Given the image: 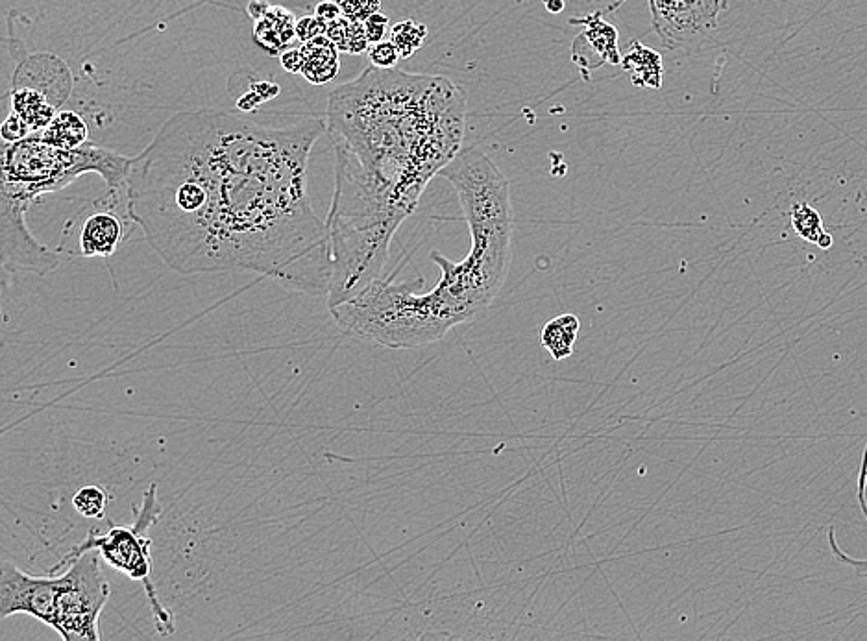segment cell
I'll use <instances>...</instances> for the list:
<instances>
[{
  "mask_svg": "<svg viewBox=\"0 0 867 641\" xmlns=\"http://www.w3.org/2000/svg\"><path fill=\"white\" fill-rule=\"evenodd\" d=\"M579 331H581V322L577 316L572 313L555 316L542 329L540 342L544 350L550 353L553 361H564L572 357L575 342L579 339Z\"/></svg>",
  "mask_w": 867,
  "mask_h": 641,
  "instance_id": "obj_19",
  "label": "cell"
},
{
  "mask_svg": "<svg viewBox=\"0 0 867 641\" xmlns=\"http://www.w3.org/2000/svg\"><path fill=\"white\" fill-rule=\"evenodd\" d=\"M36 135L43 143L62 150H74L89 143L86 121L74 111H58L49 126Z\"/></svg>",
  "mask_w": 867,
  "mask_h": 641,
  "instance_id": "obj_17",
  "label": "cell"
},
{
  "mask_svg": "<svg viewBox=\"0 0 867 641\" xmlns=\"http://www.w3.org/2000/svg\"><path fill=\"white\" fill-rule=\"evenodd\" d=\"M827 542H829V547H831L832 557L836 558L838 562H842L845 566H849V568L853 569L858 577L867 579V558L849 557V555L843 551L842 547H840V544H838V538H836L834 527H829Z\"/></svg>",
  "mask_w": 867,
  "mask_h": 641,
  "instance_id": "obj_27",
  "label": "cell"
},
{
  "mask_svg": "<svg viewBox=\"0 0 867 641\" xmlns=\"http://www.w3.org/2000/svg\"><path fill=\"white\" fill-rule=\"evenodd\" d=\"M28 204L0 196V244H2V267L10 270H25L36 276H49L60 267L62 257L49 246L41 244L26 226Z\"/></svg>",
  "mask_w": 867,
  "mask_h": 641,
  "instance_id": "obj_10",
  "label": "cell"
},
{
  "mask_svg": "<svg viewBox=\"0 0 867 641\" xmlns=\"http://www.w3.org/2000/svg\"><path fill=\"white\" fill-rule=\"evenodd\" d=\"M161 512L163 508L159 503L158 484L152 483L143 494L141 503L134 507V523L130 527L110 525L106 533L89 531L86 540L74 545L73 551L97 549L110 568L124 573L134 582L143 584L156 632L163 638H169L176 632V621L171 608H167L159 599L158 588L152 577L154 564L150 555V531L158 523Z\"/></svg>",
  "mask_w": 867,
  "mask_h": 641,
  "instance_id": "obj_6",
  "label": "cell"
},
{
  "mask_svg": "<svg viewBox=\"0 0 867 641\" xmlns=\"http://www.w3.org/2000/svg\"><path fill=\"white\" fill-rule=\"evenodd\" d=\"M67 73L63 61L49 56L37 54L25 61H19L17 71L13 74V85H26L45 93L47 97L60 108L71 93V76L62 78Z\"/></svg>",
  "mask_w": 867,
  "mask_h": 641,
  "instance_id": "obj_12",
  "label": "cell"
},
{
  "mask_svg": "<svg viewBox=\"0 0 867 641\" xmlns=\"http://www.w3.org/2000/svg\"><path fill=\"white\" fill-rule=\"evenodd\" d=\"M270 8L272 6H270L269 0H250L246 6V12L250 15V19L256 23L270 12Z\"/></svg>",
  "mask_w": 867,
  "mask_h": 641,
  "instance_id": "obj_33",
  "label": "cell"
},
{
  "mask_svg": "<svg viewBox=\"0 0 867 641\" xmlns=\"http://www.w3.org/2000/svg\"><path fill=\"white\" fill-rule=\"evenodd\" d=\"M618 0L612 8H618ZM729 0H649L653 30L662 45L681 50L697 45L718 28L721 12Z\"/></svg>",
  "mask_w": 867,
  "mask_h": 641,
  "instance_id": "obj_9",
  "label": "cell"
},
{
  "mask_svg": "<svg viewBox=\"0 0 867 641\" xmlns=\"http://www.w3.org/2000/svg\"><path fill=\"white\" fill-rule=\"evenodd\" d=\"M339 4L342 17L357 23H365L368 17L381 12V0H339Z\"/></svg>",
  "mask_w": 867,
  "mask_h": 641,
  "instance_id": "obj_23",
  "label": "cell"
},
{
  "mask_svg": "<svg viewBox=\"0 0 867 641\" xmlns=\"http://www.w3.org/2000/svg\"><path fill=\"white\" fill-rule=\"evenodd\" d=\"M572 23L585 26V32L579 34L577 41L596 54L599 67L603 65H618L622 56L618 50V30L607 23L599 13H592L583 19H574Z\"/></svg>",
  "mask_w": 867,
  "mask_h": 641,
  "instance_id": "obj_15",
  "label": "cell"
},
{
  "mask_svg": "<svg viewBox=\"0 0 867 641\" xmlns=\"http://www.w3.org/2000/svg\"><path fill=\"white\" fill-rule=\"evenodd\" d=\"M424 279H374L352 300L330 309L342 333L391 350H415L444 339L455 324L435 292H416Z\"/></svg>",
  "mask_w": 867,
  "mask_h": 641,
  "instance_id": "obj_4",
  "label": "cell"
},
{
  "mask_svg": "<svg viewBox=\"0 0 867 641\" xmlns=\"http://www.w3.org/2000/svg\"><path fill=\"white\" fill-rule=\"evenodd\" d=\"M280 60L281 67H283L287 73L296 74L302 71V61H304V58H302V49H300V47H298V49L291 47V49L283 50V52H281Z\"/></svg>",
  "mask_w": 867,
  "mask_h": 641,
  "instance_id": "obj_31",
  "label": "cell"
},
{
  "mask_svg": "<svg viewBox=\"0 0 867 641\" xmlns=\"http://www.w3.org/2000/svg\"><path fill=\"white\" fill-rule=\"evenodd\" d=\"M548 12L561 13L564 10V0H544Z\"/></svg>",
  "mask_w": 867,
  "mask_h": 641,
  "instance_id": "obj_34",
  "label": "cell"
},
{
  "mask_svg": "<svg viewBox=\"0 0 867 641\" xmlns=\"http://www.w3.org/2000/svg\"><path fill=\"white\" fill-rule=\"evenodd\" d=\"M130 167L132 159L108 148L86 143L62 150L32 134L25 141L2 145L0 196L30 206L39 196L62 191L86 172H97L106 187L117 189L126 185Z\"/></svg>",
  "mask_w": 867,
  "mask_h": 641,
  "instance_id": "obj_5",
  "label": "cell"
},
{
  "mask_svg": "<svg viewBox=\"0 0 867 641\" xmlns=\"http://www.w3.org/2000/svg\"><path fill=\"white\" fill-rule=\"evenodd\" d=\"M426 37H428V26L413 21V19L400 21L391 28V41L396 45V49L400 50L402 60L411 58L413 54L422 49V45L426 43Z\"/></svg>",
  "mask_w": 867,
  "mask_h": 641,
  "instance_id": "obj_21",
  "label": "cell"
},
{
  "mask_svg": "<svg viewBox=\"0 0 867 641\" xmlns=\"http://www.w3.org/2000/svg\"><path fill=\"white\" fill-rule=\"evenodd\" d=\"M10 98H12V111L21 115L30 124L34 134L47 128L60 109L45 93L26 85H13Z\"/></svg>",
  "mask_w": 867,
  "mask_h": 641,
  "instance_id": "obj_16",
  "label": "cell"
},
{
  "mask_svg": "<svg viewBox=\"0 0 867 641\" xmlns=\"http://www.w3.org/2000/svg\"><path fill=\"white\" fill-rule=\"evenodd\" d=\"M790 220L795 233L806 242H812L821 250H829L832 246V235L825 230L823 217L818 209L806 204V202H794L790 211Z\"/></svg>",
  "mask_w": 867,
  "mask_h": 641,
  "instance_id": "obj_20",
  "label": "cell"
},
{
  "mask_svg": "<svg viewBox=\"0 0 867 641\" xmlns=\"http://www.w3.org/2000/svg\"><path fill=\"white\" fill-rule=\"evenodd\" d=\"M315 15H318L326 23L339 19L342 15L339 0H322V2H318L317 6H315Z\"/></svg>",
  "mask_w": 867,
  "mask_h": 641,
  "instance_id": "obj_32",
  "label": "cell"
},
{
  "mask_svg": "<svg viewBox=\"0 0 867 641\" xmlns=\"http://www.w3.org/2000/svg\"><path fill=\"white\" fill-rule=\"evenodd\" d=\"M368 60L370 65L379 67V69H394L396 63L402 60L400 50L396 49V45L389 41H381L372 45V49L368 50Z\"/></svg>",
  "mask_w": 867,
  "mask_h": 641,
  "instance_id": "obj_24",
  "label": "cell"
},
{
  "mask_svg": "<svg viewBox=\"0 0 867 641\" xmlns=\"http://www.w3.org/2000/svg\"><path fill=\"white\" fill-rule=\"evenodd\" d=\"M296 17L283 6H272L270 12L256 21L254 41L269 56H281L283 50L293 47L296 37Z\"/></svg>",
  "mask_w": 867,
  "mask_h": 641,
  "instance_id": "obj_14",
  "label": "cell"
},
{
  "mask_svg": "<svg viewBox=\"0 0 867 641\" xmlns=\"http://www.w3.org/2000/svg\"><path fill=\"white\" fill-rule=\"evenodd\" d=\"M69 224L76 226V248L73 255L111 257L132 235L135 222L128 211L126 185L110 189L102 198L80 209Z\"/></svg>",
  "mask_w": 867,
  "mask_h": 641,
  "instance_id": "obj_8",
  "label": "cell"
},
{
  "mask_svg": "<svg viewBox=\"0 0 867 641\" xmlns=\"http://www.w3.org/2000/svg\"><path fill=\"white\" fill-rule=\"evenodd\" d=\"M622 67L631 76L633 84L638 87L660 89L664 67L659 52L635 41L623 56Z\"/></svg>",
  "mask_w": 867,
  "mask_h": 641,
  "instance_id": "obj_18",
  "label": "cell"
},
{
  "mask_svg": "<svg viewBox=\"0 0 867 641\" xmlns=\"http://www.w3.org/2000/svg\"><path fill=\"white\" fill-rule=\"evenodd\" d=\"M32 134L34 132H32L30 124L21 115H17L15 111H10V115L6 117V121L2 124V130H0L4 143H19V141H25L26 137H30Z\"/></svg>",
  "mask_w": 867,
  "mask_h": 641,
  "instance_id": "obj_26",
  "label": "cell"
},
{
  "mask_svg": "<svg viewBox=\"0 0 867 641\" xmlns=\"http://www.w3.org/2000/svg\"><path fill=\"white\" fill-rule=\"evenodd\" d=\"M326 28H328V23L322 21L315 13L313 15H306V17H302V19L296 21V37L302 43H307V41H311L315 37L324 36Z\"/></svg>",
  "mask_w": 867,
  "mask_h": 641,
  "instance_id": "obj_28",
  "label": "cell"
},
{
  "mask_svg": "<svg viewBox=\"0 0 867 641\" xmlns=\"http://www.w3.org/2000/svg\"><path fill=\"white\" fill-rule=\"evenodd\" d=\"M100 560L97 549H71L50 569L58 575V616L52 630L62 640H100V616L110 601V584Z\"/></svg>",
  "mask_w": 867,
  "mask_h": 641,
  "instance_id": "obj_7",
  "label": "cell"
},
{
  "mask_svg": "<svg viewBox=\"0 0 867 641\" xmlns=\"http://www.w3.org/2000/svg\"><path fill=\"white\" fill-rule=\"evenodd\" d=\"M326 124L335 159L407 220L463 148L465 89L444 76L368 65L331 91Z\"/></svg>",
  "mask_w": 867,
  "mask_h": 641,
  "instance_id": "obj_2",
  "label": "cell"
},
{
  "mask_svg": "<svg viewBox=\"0 0 867 641\" xmlns=\"http://www.w3.org/2000/svg\"><path fill=\"white\" fill-rule=\"evenodd\" d=\"M439 176L457 191L472 246L459 263L439 252L431 254L442 272L433 289L466 324L487 313L509 274L514 233L511 185L498 165L477 148L461 150Z\"/></svg>",
  "mask_w": 867,
  "mask_h": 641,
  "instance_id": "obj_3",
  "label": "cell"
},
{
  "mask_svg": "<svg viewBox=\"0 0 867 641\" xmlns=\"http://www.w3.org/2000/svg\"><path fill=\"white\" fill-rule=\"evenodd\" d=\"M363 25H365V30H367L370 45H376V43L385 41L387 28H389V17L387 15H383L381 12L374 13L372 17H368Z\"/></svg>",
  "mask_w": 867,
  "mask_h": 641,
  "instance_id": "obj_29",
  "label": "cell"
},
{
  "mask_svg": "<svg viewBox=\"0 0 867 641\" xmlns=\"http://www.w3.org/2000/svg\"><path fill=\"white\" fill-rule=\"evenodd\" d=\"M26 614L54 629L58 616V575H28L4 560L0 568V617Z\"/></svg>",
  "mask_w": 867,
  "mask_h": 641,
  "instance_id": "obj_11",
  "label": "cell"
},
{
  "mask_svg": "<svg viewBox=\"0 0 867 641\" xmlns=\"http://www.w3.org/2000/svg\"><path fill=\"white\" fill-rule=\"evenodd\" d=\"M108 505H110V494L95 484H87L74 492V510L87 520H104Z\"/></svg>",
  "mask_w": 867,
  "mask_h": 641,
  "instance_id": "obj_22",
  "label": "cell"
},
{
  "mask_svg": "<svg viewBox=\"0 0 867 641\" xmlns=\"http://www.w3.org/2000/svg\"><path fill=\"white\" fill-rule=\"evenodd\" d=\"M302 49V71L300 74L309 84L324 85L335 80L341 71V50L330 37L318 36L300 45Z\"/></svg>",
  "mask_w": 867,
  "mask_h": 641,
  "instance_id": "obj_13",
  "label": "cell"
},
{
  "mask_svg": "<svg viewBox=\"0 0 867 641\" xmlns=\"http://www.w3.org/2000/svg\"><path fill=\"white\" fill-rule=\"evenodd\" d=\"M326 115L180 111L126 180L128 211L178 274L245 270L326 296L330 241L307 193Z\"/></svg>",
  "mask_w": 867,
  "mask_h": 641,
  "instance_id": "obj_1",
  "label": "cell"
},
{
  "mask_svg": "<svg viewBox=\"0 0 867 641\" xmlns=\"http://www.w3.org/2000/svg\"><path fill=\"white\" fill-rule=\"evenodd\" d=\"M858 505L867 521V444L862 460H860V472H858Z\"/></svg>",
  "mask_w": 867,
  "mask_h": 641,
  "instance_id": "obj_30",
  "label": "cell"
},
{
  "mask_svg": "<svg viewBox=\"0 0 867 641\" xmlns=\"http://www.w3.org/2000/svg\"><path fill=\"white\" fill-rule=\"evenodd\" d=\"M341 52H346V54H365L367 50H370V41H368L367 30H365V25L363 23H357V21H350V25H348V32H346V37H344V43L341 45Z\"/></svg>",
  "mask_w": 867,
  "mask_h": 641,
  "instance_id": "obj_25",
  "label": "cell"
}]
</instances>
